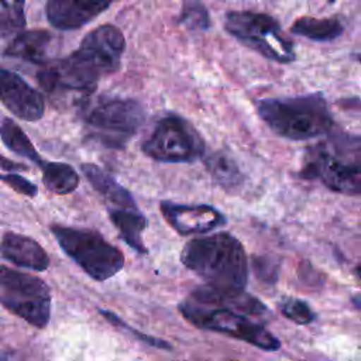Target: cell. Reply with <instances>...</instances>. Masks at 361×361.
Here are the masks:
<instances>
[{"instance_id": "6da1fadb", "label": "cell", "mask_w": 361, "mask_h": 361, "mask_svg": "<svg viewBox=\"0 0 361 361\" xmlns=\"http://www.w3.org/2000/svg\"><path fill=\"white\" fill-rule=\"evenodd\" d=\"M180 261L206 285L221 289H245L247 254L240 240L227 231L192 238L185 244Z\"/></svg>"}, {"instance_id": "7a4b0ae2", "label": "cell", "mask_w": 361, "mask_h": 361, "mask_svg": "<svg viewBox=\"0 0 361 361\" xmlns=\"http://www.w3.org/2000/svg\"><path fill=\"white\" fill-rule=\"evenodd\" d=\"M300 176L336 193L361 195V135L330 131L306 151Z\"/></svg>"}, {"instance_id": "3957f363", "label": "cell", "mask_w": 361, "mask_h": 361, "mask_svg": "<svg viewBox=\"0 0 361 361\" xmlns=\"http://www.w3.org/2000/svg\"><path fill=\"white\" fill-rule=\"evenodd\" d=\"M124 48L126 39L118 28L109 24L94 28L75 52L58 61L63 83L75 92L89 94L102 76L118 69Z\"/></svg>"}, {"instance_id": "277c9868", "label": "cell", "mask_w": 361, "mask_h": 361, "mask_svg": "<svg viewBox=\"0 0 361 361\" xmlns=\"http://www.w3.org/2000/svg\"><path fill=\"white\" fill-rule=\"evenodd\" d=\"M261 120L279 137L303 141L329 134L334 120L322 93L269 97L257 103Z\"/></svg>"}, {"instance_id": "5b68a950", "label": "cell", "mask_w": 361, "mask_h": 361, "mask_svg": "<svg viewBox=\"0 0 361 361\" xmlns=\"http://www.w3.org/2000/svg\"><path fill=\"white\" fill-rule=\"evenodd\" d=\"M178 309L197 329L221 333L265 351H276L281 347V341L258 319L231 306L206 303L188 296Z\"/></svg>"}, {"instance_id": "8992f818", "label": "cell", "mask_w": 361, "mask_h": 361, "mask_svg": "<svg viewBox=\"0 0 361 361\" xmlns=\"http://www.w3.org/2000/svg\"><path fill=\"white\" fill-rule=\"evenodd\" d=\"M49 230L62 251L94 281L103 282L124 267L123 252L93 230L61 224H52Z\"/></svg>"}, {"instance_id": "52a82bcc", "label": "cell", "mask_w": 361, "mask_h": 361, "mask_svg": "<svg viewBox=\"0 0 361 361\" xmlns=\"http://www.w3.org/2000/svg\"><path fill=\"white\" fill-rule=\"evenodd\" d=\"M145 120L142 104L133 99L100 97L85 114L87 138L106 148H124Z\"/></svg>"}, {"instance_id": "ba28073f", "label": "cell", "mask_w": 361, "mask_h": 361, "mask_svg": "<svg viewBox=\"0 0 361 361\" xmlns=\"http://www.w3.org/2000/svg\"><path fill=\"white\" fill-rule=\"evenodd\" d=\"M0 300L13 314L37 329L51 319V290L45 281L6 265L0 271Z\"/></svg>"}, {"instance_id": "9c48e42d", "label": "cell", "mask_w": 361, "mask_h": 361, "mask_svg": "<svg viewBox=\"0 0 361 361\" xmlns=\"http://www.w3.org/2000/svg\"><path fill=\"white\" fill-rule=\"evenodd\" d=\"M142 152L164 164H186L202 158L204 142L197 130L183 117L168 114L159 118L141 144Z\"/></svg>"}, {"instance_id": "30bf717a", "label": "cell", "mask_w": 361, "mask_h": 361, "mask_svg": "<svg viewBox=\"0 0 361 361\" xmlns=\"http://www.w3.org/2000/svg\"><path fill=\"white\" fill-rule=\"evenodd\" d=\"M226 31L262 56L279 63L295 59L292 42L282 34L279 24L269 16L252 11L226 14Z\"/></svg>"}, {"instance_id": "8fae6325", "label": "cell", "mask_w": 361, "mask_h": 361, "mask_svg": "<svg viewBox=\"0 0 361 361\" xmlns=\"http://www.w3.org/2000/svg\"><path fill=\"white\" fill-rule=\"evenodd\" d=\"M161 213L168 224L182 235L204 234L226 224V216L210 204H182L162 200Z\"/></svg>"}, {"instance_id": "7c38bea8", "label": "cell", "mask_w": 361, "mask_h": 361, "mask_svg": "<svg viewBox=\"0 0 361 361\" xmlns=\"http://www.w3.org/2000/svg\"><path fill=\"white\" fill-rule=\"evenodd\" d=\"M0 89L1 103L16 117L25 121H37L44 116L45 103L42 94L17 73L1 69Z\"/></svg>"}, {"instance_id": "4fadbf2b", "label": "cell", "mask_w": 361, "mask_h": 361, "mask_svg": "<svg viewBox=\"0 0 361 361\" xmlns=\"http://www.w3.org/2000/svg\"><path fill=\"white\" fill-rule=\"evenodd\" d=\"M116 0H47V17L59 30H76L104 11Z\"/></svg>"}, {"instance_id": "5bb4252c", "label": "cell", "mask_w": 361, "mask_h": 361, "mask_svg": "<svg viewBox=\"0 0 361 361\" xmlns=\"http://www.w3.org/2000/svg\"><path fill=\"white\" fill-rule=\"evenodd\" d=\"M3 259L31 271H45L49 267V257L45 250L31 237L7 231L1 238Z\"/></svg>"}, {"instance_id": "9a60e30c", "label": "cell", "mask_w": 361, "mask_h": 361, "mask_svg": "<svg viewBox=\"0 0 361 361\" xmlns=\"http://www.w3.org/2000/svg\"><path fill=\"white\" fill-rule=\"evenodd\" d=\"M52 35L45 30L23 31L4 49L6 56L20 58L31 63H45Z\"/></svg>"}, {"instance_id": "2e32d148", "label": "cell", "mask_w": 361, "mask_h": 361, "mask_svg": "<svg viewBox=\"0 0 361 361\" xmlns=\"http://www.w3.org/2000/svg\"><path fill=\"white\" fill-rule=\"evenodd\" d=\"M83 175L87 178L90 185L114 207L138 209L135 199L124 186H121L109 172L94 164H82Z\"/></svg>"}, {"instance_id": "e0dca14e", "label": "cell", "mask_w": 361, "mask_h": 361, "mask_svg": "<svg viewBox=\"0 0 361 361\" xmlns=\"http://www.w3.org/2000/svg\"><path fill=\"white\" fill-rule=\"evenodd\" d=\"M109 219L117 228L120 237L137 252L147 254L142 233L147 228V219L138 209L110 207Z\"/></svg>"}, {"instance_id": "ac0fdd59", "label": "cell", "mask_w": 361, "mask_h": 361, "mask_svg": "<svg viewBox=\"0 0 361 361\" xmlns=\"http://www.w3.org/2000/svg\"><path fill=\"white\" fill-rule=\"evenodd\" d=\"M42 183L55 195H68L79 186V175L69 164L44 162Z\"/></svg>"}, {"instance_id": "d6986e66", "label": "cell", "mask_w": 361, "mask_h": 361, "mask_svg": "<svg viewBox=\"0 0 361 361\" xmlns=\"http://www.w3.org/2000/svg\"><path fill=\"white\" fill-rule=\"evenodd\" d=\"M1 141L16 155L27 158L39 166L44 165L41 155L37 152L27 134L14 120L8 117H3L1 121Z\"/></svg>"}, {"instance_id": "ffe728a7", "label": "cell", "mask_w": 361, "mask_h": 361, "mask_svg": "<svg viewBox=\"0 0 361 361\" xmlns=\"http://www.w3.org/2000/svg\"><path fill=\"white\" fill-rule=\"evenodd\" d=\"M206 168L212 178L224 189L237 188L243 182V173L237 162L224 151L212 152L206 158Z\"/></svg>"}, {"instance_id": "44dd1931", "label": "cell", "mask_w": 361, "mask_h": 361, "mask_svg": "<svg viewBox=\"0 0 361 361\" xmlns=\"http://www.w3.org/2000/svg\"><path fill=\"white\" fill-rule=\"evenodd\" d=\"M292 32L313 41H331L343 32V25L336 18L302 17L292 25Z\"/></svg>"}, {"instance_id": "7402d4cb", "label": "cell", "mask_w": 361, "mask_h": 361, "mask_svg": "<svg viewBox=\"0 0 361 361\" xmlns=\"http://www.w3.org/2000/svg\"><path fill=\"white\" fill-rule=\"evenodd\" d=\"M0 4V32L6 38L25 27L24 0H1Z\"/></svg>"}, {"instance_id": "603a6c76", "label": "cell", "mask_w": 361, "mask_h": 361, "mask_svg": "<svg viewBox=\"0 0 361 361\" xmlns=\"http://www.w3.org/2000/svg\"><path fill=\"white\" fill-rule=\"evenodd\" d=\"M279 309L282 314L296 324H309L316 319L313 309L302 299L286 298L281 302Z\"/></svg>"}, {"instance_id": "cb8c5ba5", "label": "cell", "mask_w": 361, "mask_h": 361, "mask_svg": "<svg viewBox=\"0 0 361 361\" xmlns=\"http://www.w3.org/2000/svg\"><path fill=\"white\" fill-rule=\"evenodd\" d=\"M99 313H100L109 323H111L114 327H120V329L126 330V331L130 333L133 337H135L137 340H140V341H142V343H145V344H148V345H152V347H157V348H164V350H171V348H172V345H171L168 341H165V340H162V338H157V337L148 336V334H144V333L135 330L134 327L128 326V324H127L126 322H123L116 313H113V312H110V310L100 309Z\"/></svg>"}, {"instance_id": "d4e9b609", "label": "cell", "mask_w": 361, "mask_h": 361, "mask_svg": "<svg viewBox=\"0 0 361 361\" xmlns=\"http://www.w3.org/2000/svg\"><path fill=\"white\" fill-rule=\"evenodd\" d=\"M252 268H254L257 278H259L261 281H264L267 283H274L278 278L279 261L271 255L255 257L252 259Z\"/></svg>"}, {"instance_id": "484cf974", "label": "cell", "mask_w": 361, "mask_h": 361, "mask_svg": "<svg viewBox=\"0 0 361 361\" xmlns=\"http://www.w3.org/2000/svg\"><path fill=\"white\" fill-rule=\"evenodd\" d=\"M180 23L186 24L190 28H207L209 27V16L204 7L199 3H190L185 6V11L180 16Z\"/></svg>"}, {"instance_id": "4316f807", "label": "cell", "mask_w": 361, "mask_h": 361, "mask_svg": "<svg viewBox=\"0 0 361 361\" xmlns=\"http://www.w3.org/2000/svg\"><path fill=\"white\" fill-rule=\"evenodd\" d=\"M1 180H3V183L10 186L11 189H14L17 193L24 195L27 197H35L38 195V188L32 182H30L28 179L23 178L18 173H13V172L3 173Z\"/></svg>"}, {"instance_id": "83f0119b", "label": "cell", "mask_w": 361, "mask_h": 361, "mask_svg": "<svg viewBox=\"0 0 361 361\" xmlns=\"http://www.w3.org/2000/svg\"><path fill=\"white\" fill-rule=\"evenodd\" d=\"M1 169L3 171H25L27 166L25 165H21V164H16L13 161H8L6 157L1 158Z\"/></svg>"}, {"instance_id": "f1b7e54d", "label": "cell", "mask_w": 361, "mask_h": 361, "mask_svg": "<svg viewBox=\"0 0 361 361\" xmlns=\"http://www.w3.org/2000/svg\"><path fill=\"white\" fill-rule=\"evenodd\" d=\"M355 274L361 278V264H358V265H357V268H355Z\"/></svg>"}, {"instance_id": "f546056e", "label": "cell", "mask_w": 361, "mask_h": 361, "mask_svg": "<svg viewBox=\"0 0 361 361\" xmlns=\"http://www.w3.org/2000/svg\"><path fill=\"white\" fill-rule=\"evenodd\" d=\"M327 1H329V3H334L336 0H327Z\"/></svg>"}, {"instance_id": "4dcf8cb0", "label": "cell", "mask_w": 361, "mask_h": 361, "mask_svg": "<svg viewBox=\"0 0 361 361\" xmlns=\"http://www.w3.org/2000/svg\"><path fill=\"white\" fill-rule=\"evenodd\" d=\"M360 62H361V55H360Z\"/></svg>"}]
</instances>
